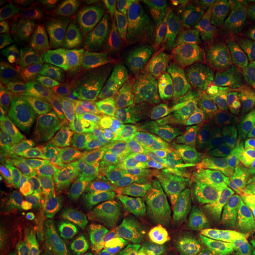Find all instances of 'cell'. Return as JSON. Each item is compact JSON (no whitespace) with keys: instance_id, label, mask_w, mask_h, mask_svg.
Instances as JSON below:
<instances>
[{"instance_id":"2","label":"cell","mask_w":255,"mask_h":255,"mask_svg":"<svg viewBox=\"0 0 255 255\" xmlns=\"http://www.w3.org/2000/svg\"><path fill=\"white\" fill-rule=\"evenodd\" d=\"M190 49L207 87L215 90L255 49V11L208 19L195 31Z\"/></svg>"},{"instance_id":"6","label":"cell","mask_w":255,"mask_h":255,"mask_svg":"<svg viewBox=\"0 0 255 255\" xmlns=\"http://www.w3.org/2000/svg\"><path fill=\"white\" fill-rule=\"evenodd\" d=\"M75 114L94 130L111 131L127 120L117 78L107 63H95L82 81L75 98Z\"/></svg>"},{"instance_id":"24","label":"cell","mask_w":255,"mask_h":255,"mask_svg":"<svg viewBox=\"0 0 255 255\" xmlns=\"http://www.w3.org/2000/svg\"><path fill=\"white\" fill-rule=\"evenodd\" d=\"M34 107L27 89L23 83H12L0 88V123H9L12 119L19 116Z\"/></svg>"},{"instance_id":"7","label":"cell","mask_w":255,"mask_h":255,"mask_svg":"<svg viewBox=\"0 0 255 255\" xmlns=\"http://www.w3.org/2000/svg\"><path fill=\"white\" fill-rule=\"evenodd\" d=\"M105 143L108 151L116 158L142 165L163 177H170L161 121L121 124L108 132Z\"/></svg>"},{"instance_id":"34","label":"cell","mask_w":255,"mask_h":255,"mask_svg":"<svg viewBox=\"0 0 255 255\" xmlns=\"http://www.w3.org/2000/svg\"><path fill=\"white\" fill-rule=\"evenodd\" d=\"M197 255H234V253H225V252H208V251H195Z\"/></svg>"},{"instance_id":"13","label":"cell","mask_w":255,"mask_h":255,"mask_svg":"<svg viewBox=\"0 0 255 255\" xmlns=\"http://www.w3.org/2000/svg\"><path fill=\"white\" fill-rule=\"evenodd\" d=\"M200 12V2L193 0H163L143 15L133 33L142 40L170 43L190 31Z\"/></svg>"},{"instance_id":"10","label":"cell","mask_w":255,"mask_h":255,"mask_svg":"<svg viewBox=\"0 0 255 255\" xmlns=\"http://www.w3.org/2000/svg\"><path fill=\"white\" fill-rule=\"evenodd\" d=\"M51 146L49 167L62 170L87 159L108 158L107 143L94 129L76 117H63L50 126Z\"/></svg>"},{"instance_id":"30","label":"cell","mask_w":255,"mask_h":255,"mask_svg":"<svg viewBox=\"0 0 255 255\" xmlns=\"http://www.w3.org/2000/svg\"><path fill=\"white\" fill-rule=\"evenodd\" d=\"M28 255H68L55 245L50 242L33 239Z\"/></svg>"},{"instance_id":"23","label":"cell","mask_w":255,"mask_h":255,"mask_svg":"<svg viewBox=\"0 0 255 255\" xmlns=\"http://www.w3.org/2000/svg\"><path fill=\"white\" fill-rule=\"evenodd\" d=\"M32 242L31 233L1 208L0 255H28Z\"/></svg>"},{"instance_id":"28","label":"cell","mask_w":255,"mask_h":255,"mask_svg":"<svg viewBox=\"0 0 255 255\" xmlns=\"http://www.w3.org/2000/svg\"><path fill=\"white\" fill-rule=\"evenodd\" d=\"M34 7L39 9L41 13L55 18H69L77 11L78 1H34Z\"/></svg>"},{"instance_id":"19","label":"cell","mask_w":255,"mask_h":255,"mask_svg":"<svg viewBox=\"0 0 255 255\" xmlns=\"http://www.w3.org/2000/svg\"><path fill=\"white\" fill-rule=\"evenodd\" d=\"M49 31L46 19L30 7L19 9L6 17L0 25L1 53L21 47L40 39Z\"/></svg>"},{"instance_id":"16","label":"cell","mask_w":255,"mask_h":255,"mask_svg":"<svg viewBox=\"0 0 255 255\" xmlns=\"http://www.w3.org/2000/svg\"><path fill=\"white\" fill-rule=\"evenodd\" d=\"M98 188L119 191L149 205H157L163 194L155 171L120 158L108 162Z\"/></svg>"},{"instance_id":"32","label":"cell","mask_w":255,"mask_h":255,"mask_svg":"<svg viewBox=\"0 0 255 255\" xmlns=\"http://www.w3.org/2000/svg\"><path fill=\"white\" fill-rule=\"evenodd\" d=\"M246 246L248 248H255V225H254V227L252 228L250 235H248L247 241H246Z\"/></svg>"},{"instance_id":"21","label":"cell","mask_w":255,"mask_h":255,"mask_svg":"<svg viewBox=\"0 0 255 255\" xmlns=\"http://www.w3.org/2000/svg\"><path fill=\"white\" fill-rule=\"evenodd\" d=\"M137 238L148 244L169 242L181 227L180 214L169 208L149 210L127 222Z\"/></svg>"},{"instance_id":"12","label":"cell","mask_w":255,"mask_h":255,"mask_svg":"<svg viewBox=\"0 0 255 255\" xmlns=\"http://www.w3.org/2000/svg\"><path fill=\"white\" fill-rule=\"evenodd\" d=\"M66 213L69 218L68 234L119 254L135 237L127 222L114 219L92 203H76L68 207Z\"/></svg>"},{"instance_id":"11","label":"cell","mask_w":255,"mask_h":255,"mask_svg":"<svg viewBox=\"0 0 255 255\" xmlns=\"http://www.w3.org/2000/svg\"><path fill=\"white\" fill-rule=\"evenodd\" d=\"M1 208L17 214L30 205L44 202L49 193L43 171L14 152H2L0 159Z\"/></svg>"},{"instance_id":"1","label":"cell","mask_w":255,"mask_h":255,"mask_svg":"<svg viewBox=\"0 0 255 255\" xmlns=\"http://www.w3.org/2000/svg\"><path fill=\"white\" fill-rule=\"evenodd\" d=\"M178 214L188 240L201 251H241L255 225V167L203 183Z\"/></svg>"},{"instance_id":"18","label":"cell","mask_w":255,"mask_h":255,"mask_svg":"<svg viewBox=\"0 0 255 255\" xmlns=\"http://www.w3.org/2000/svg\"><path fill=\"white\" fill-rule=\"evenodd\" d=\"M108 38L109 30L100 19L81 15L53 25L45 41L52 47L84 51L102 49Z\"/></svg>"},{"instance_id":"29","label":"cell","mask_w":255,"mask_h":255,"mask_svg":"<svg viewBox=\"0 0 255 255\" xmlns=\"http://www.w3.org/2000/svg\"><path fill=\"white\" fill-rule=\"evenodd\" d=\"M121 255H155L154 248L142 239L133 237L123 248Z\"/></svg>"},{"instance_id":"15","label":"cell","mask_w":255,"mask_h":255,"mask_svg":"<svg viewBox=\"0 0 255 255\" xmlns=\"http://www.w3.org/2000/svg\"><path fill=\"white\" fill-rule=\"evenodd\" d=\"M108 162L107 158L97 157L82 161L62 170H51L43 167L49 193L63 205L68 207L79 203L98 186Z\"/></svg>"},{"instance_id":"5","label":"cell","mask_w":255,"mask_h":255,"mask_svg":"<svg viewBox=\"0 0 255 255\" xmlns=\"http://www.w3.org/2000/svg\"><path fill=\"white\" fill-rule=\"evenodd\" d=\"M206 88L196 62L183 47L169 66L155 116L164 123L196 119L206 108Z\"/></svg>"},{"instance_id":"35","label":"cell","mask_w":255,"mask_h":255,"mask_svg":"<svg viewBox=\"0 0 255 255\" xmlns=\"http://www.w3.org/2000/svg\"><path fill=\"white\" fill-rule=\"evenodd\" d=\"M240 255H255V248H253V250H251L250 252H246V253L240 254Z\"/></svg>"},{"instance_id":"14","label":"cell","mask_w":255,"mask_h":255,"mask_svg":"<svg viewBox=\"0 0 255 255\" xmlns=\"http://www.w3.org/2000/svg\"><path fill=\"white\" fill-rule=\"evenodd\" d=\"M205 167L216 174L238 173L255 167V131L213 129Z\"/></svg>"},{"instance_id":"31","label":"cell","mask_w":255,"mask_h":255,"mask_svg":"<svg viewBox=\"0 0 255 255\" xmlns=\"http://www.w3.org/2000/svg\"><path fill=\"white\" fill-rule=\"evenodd\" d=\"M154 248L155 255H186L182 251L177 250L171 246V245L167 244V242H162V244H149Z\"/></svg>"},{"instance_id":"25","label":"cell","mask_w":255,"mask_h":255,"mask_svg":"<svg viewBox=\"0 0 255 255\" xmlns=\"http://www.w3.org/2000/svg\"><path fill=\"white\" fill-rule=\"evenodd\" d=\"M34 239L50 242L68 255H121L116 252L102 247L100 245L73 238L68 233H56V234Z\"/></svg>"},{"instance_id":"20","label":"cell","mask_w":255,"mask_h":255,"mask_svg":"<svg viewBox=\"0 0 255 255\" xmlns=\"http://www.w3.org/2000/svg\"><path fill=\"white\" fill-rule=\"evenodd\" d=\"M15 220L31 234L38 235L37 238L66 233L69 228L66 208L45 201L24 207L15 214Z\"/></svg>"},{"instance_id":"27","label":"cell","mask_w":255,"mask_h":255,"mask_svg":"<svg viewBox=\"0 0 255 255\" xmlns=\"http://www.w3.org/2000/svg\"><path fill=\"white\" fill-rule=\"evenodd\" d=\"M25 76L23 62L18 53L8 52L0 56V83L2 85L20 83Z\"/></svg>"},{"instance_id":"9","label":"cell","mask_w":255,"mask_h":255,"mask_svg":"<svg viewBox=\"0 0 255 255\" xmlns=\"http://www.w3.org/2000/svg\"><path fill=\"white\" fill-rule=\"evenodd\" d=\"M212 131L209 122H162V137L171 178L187 181L199 173L205 165Z\"/></svg>"},{"instance_id":"26","label":"cell","mask_w":255,"mask_h":255,"mask_svg":"<svg viewBox=\"0 0 255 255\" xmlns=\"http://www.w3.org/2000/svg\"><path fill=\"white\" fill-rule=\"evenodd\" d=\"M100 5L117 23L129 25L138 19L146 2L142 0H105L100 1Z\"/></svg>"},{"instance_id":"22","label":"cell","mask_w":255,"mask_h":255,"mask_svg":"<svg viewBox=\"0 0 255 255\" xmlns=\"http://www.w3.org/2000/svg\"><path fill=\"white\" fill-rule=\"evenodd\" d=\"M90 200L95 206L119 221L128 222L150 210L149 206L142 201L105 188H96L90 195Z\"/></svg>"},{"instance_id":"3","label":"cell","mask_w":255,"mask_h":255,"mask_svg":"<svg viewBox=\"0 0 255 255\" xmlns=\"http://www.w3.org/2000/svg\"><path fill=\"white\" fill-rule=\"evenodd\" d=\"M175 56L173 43L144 40L126 47L115 57L113 70L123 94L127 120L145 122L155 115Z\"/></svg>"},{"instance_id":"17","label":"cell","mask_w":255,"mask_h":255,"mask_svg":"<svg viewBox=\"0 0 255 255\" xmlns=\"http://www.w3.org/2000/svg\"><path fill=\"white\" fill-rule=\"evenodd\" d=\"M1 132L11 139L24 158L49 164L51 131L40 111H30L2 127Z\"/></svg>"},{"instance_id":"8","label":"cell","mask_w":255,"mask_h":255,"mask_svg":"<svg viewBox=\"0 0 255 255\" xmlns=\"http://www.w3.org/2000/svg\"><path fill=\"white\" fill-rule=\"evenodd\" d=\"M212 119L223 129L248 126L255 120V49L214 90Z\"/></svg>"},{"instance_id":"4","label":"cell","mask_w":255,"mask_h":255,"mask_svg":"<svg viewBox=\"0 0 255 255\" xmlns=\"http://www.w3.org/2000/svg\"><path fill=\"white\" fill-rule=\"evenodd\" d=\"M89 65L90 58L85 51L63 47L40 51L27 68L32 94L49 110H62L76 98Z\"/></svg>"},{"instance_id":"33","label":"cell","mask_w":255,"mask_h":255,"mask_svg":"<svg viewBox=\"0 0 255 255\" xmlns=\"http://www.w3.org/2000/svg\"><path fill=\"white\" fill-rule=\"evenodd\" d=\"M235 4H240V2H234V1H223V2H218V4H215V7H218V8H220V9H227V8H232V7H234L235 6Z\"/></svg>"},{"instance_id":"36","label":"cell","mask_w":255,"mask_h":255,"mask_svg":"<svg viewBox=\"0 0 255 255\" xmlns=\"http://www.w3.org/2000/svg\"><path fill=\"white\" fill-rule=\"evenodd\" d=\"M186 255H197V254L195 251H193V252H188V253H186Z\"/></svg>"}]
</instances>
